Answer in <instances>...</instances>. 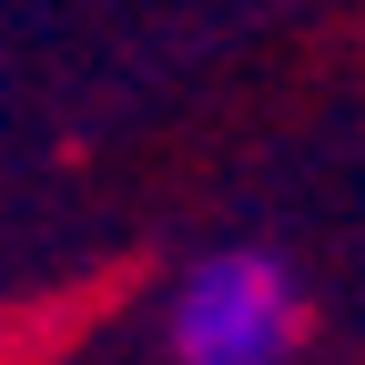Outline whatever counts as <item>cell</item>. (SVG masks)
<instances>
[{"mask_svg": "<svg viewBox=\"0 0 365 365\" xmlns=\"http://www.w3.org/2000/svg\"><path fill=\"white\" fill-rule=\"evenodd\" d=\"M304 345V284L254 244L193 254L163 294V355L173 365H284Z\"/></svg>", "mask_w": 365, "mask_h": 365, "instance_id": "1", "label": "cell"}]
</instances>
